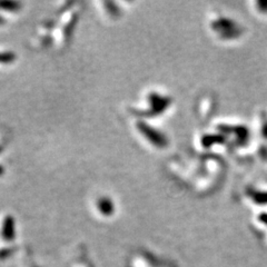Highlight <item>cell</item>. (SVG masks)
<instances>
[{
  "label": "cell",
  "mask_w": 267,
  "mask_h": 267,
  "mask_svg": "<svg viewBox=\"0 0 267 267\" xmlns=\"http://www.w3.org/2000/svg\"><path fill=\"white\" fill-rule=\"evenodd\" d=\"M251 11L257 17H263L267 19V1H255L250 2Z\"/></svg>",
  "instance_id": "cell-2"
},
{
  "label": "cell",
  "mask_w": 267,
  "mask_h": 267,
  "mask_svg": "<svg viewBox=\"0 0 267 267\" xmlns=\"http://www.w3.org/2000/svg\"><path fill=\"white\" fill-rule=\"evenodd\" d=\"M208 26L213 35L223 42L238 41L245 34V29L241 22L234 19V17L226 16L224 14H213Z\"/></svg>",
  "instance_id": "cell-1"
}]
</instances>
